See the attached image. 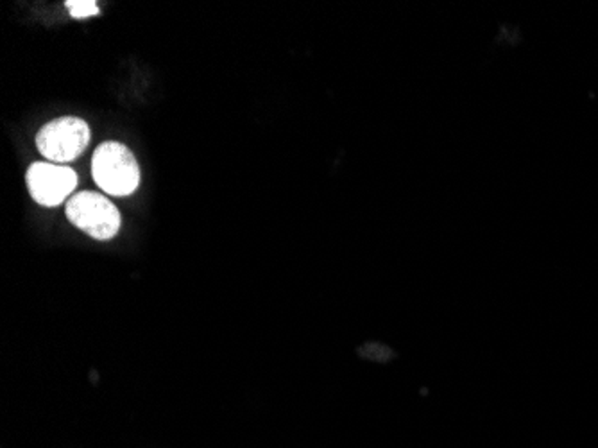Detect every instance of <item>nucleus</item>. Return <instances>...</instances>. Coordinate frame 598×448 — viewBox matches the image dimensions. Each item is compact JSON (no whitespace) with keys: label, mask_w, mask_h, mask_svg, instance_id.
Here are the masks:
<instances>
[{"label":"nucleus","mask_w":598,"mask_h":448,"mask_svg":"<svg viewBox=\"0 0 598 448\" xmlns=\"http://www.w3.org/2000/svg\"><path fill=\"white\" fill-rule=\"evenodd\" d=\"M91 176L110 196H131L140 185V167L131 149L120 142H104L91 158Z\"/></svg>","instance_id":"f257e3e1"},{"label":"nucleus","mask_w":598,"mask_h":448,"mask_svg":"<svg viewBox=\"0 0 598 448\" xmlns=\"http://www.w3.org/2000/svg\"><path fill=\"white\" fill-rule=\"evenodd\" d=\"M65 213L75 228L97 240L113 239L122 224L117 206L106 196L91 190L74 194L68 199Z\"/></svg>","instance_id":"f03ea898"},{"label":"nucleus","mask_w":598,"mask_h":448,"mask_svg":"<svg viewBox=\"0 0 598 448\" xmlns=\"http://www.w3.org/2000/svg\"><path fill=\"white\" fill-rule=\"evenodd\" d=\"M90 142V127L83 118L61 117L47 122L36 135V147L52 163H68L79 158Z\"/></svg>","instance_id":"7ed1b4c3"},{"label":"nucleus","mask_w":598,"mask_h":448,"mask_svg":"<svg viewBox=\"0 0 598 448\" xmlns=\"http://www.w3.org/2000/svg\"><path fill=\"white\" fill-rule=\"evenodd\" d=\"M29 194L42 206H58L77 187V174L68 166H59L51 161H36L25 174Z\"/></svg>","instance_id":"20e7f679"},{"label":"nucleus","mask_w":598,"mask_h":448,"mask_svg":"<svg viewBox=\"0 0 598 448\" xmlns=\"http://www.w3.org/2000/svg\"><path fill=\"white\" fill-rule=\"evenodd\" d=\"M65 6L74 18H88V16L98 15V6L94 0H68Z\"/></svg>","instance_id":"39448f33"}]
</instances>
